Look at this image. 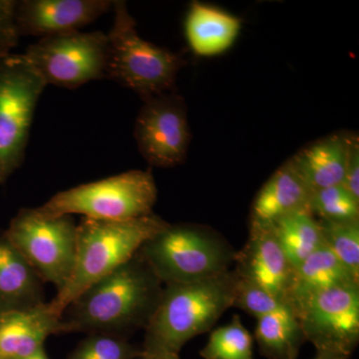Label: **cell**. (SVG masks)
<instances>
[{
  "label": "cell",
  "instance_id": "8",
  "mask_svg": "<svg viewBox=\"0 0 359 359\" xmlns=\"http://www.w3.org/2000/svg\"><path fill=\"white\" fill-rule=\"evenodd\" d=\"M4 233L44 283L57 292L65 289L76 259L77 224L71 216L45 217L25 208Z\"/></svg>",
  "mask_w": 359,
  "mask_h": 359
},
{
  "label": "cell",
  "instance_id": "31",
  "mask_svg": "<svg viewBox=\"0 0 359 359\" xmlns=\"http://www.w3.org/2000/svg\"><path fill=\"white\" fill-rule=\"evenodd\" d=\"M136 359H181L180 355H148L142 353Z\"/></svg>",
  "mask_w": 359,
  "mask_h": 359
},
{
  "label": "cell",
  "instance_id": "25",
  "mask_svg": "<svg viewBox=\"0 0 359 359\" xmlns=\"http://www.w3.org/2000/svg\"><path fill=\"white\" fill-rule=\"evenodd\" d=\"M142 353L125 337L116 335L87 334L66 359H136Z\"/></svg>",
  "mask_w": 359,
  "mask_h": 359
},
{
  "label": "cell",
  "instance_id": "27",
  "mask_svg": "<svg viewBox=\"0 0 359 359\" xmlns=\"http://www.w3.org/2000/svg\"><path fill=\"white\" fill-rule=\"evenodd\" d=\"M15 6L14 0H0V57L11 54L20 41L14 18Z\"/></svg>",
  "mask_w": 359,
  "mask_h": 359
},
{
  "label": "cell",
  "instance_id": "29",
  "mask_svg": "<svg viewBox=\"0 0 359 359\" xmlns=\"http://www.w3.org/2000/svg\"><path fill=\"white\" fill-rule=\"evenodd\" d=\"M316 354L313 359H348L349 354L334 349H316Z\"/></svg>",
  "mask_w": 359,
  "mask_h": 359
},
{
  "label": "cell",
  "instance_id": "12",
  "mask_svg": "<svg viewBox=\"0 0 359 359\" xmlns=\"http://www.w3.org/2000/svg\"><path fill=\"white\" fill-rule=\"evenodd\" d=\"M238 278L256 283L290 306L294 268L278 244L273 226L250 222V233L242 250L236 252Z\"/></svg>",
  "mask_w": 359,
  "mask_h": 359
},
{
  "label": "cell",
  "instance_id": "9",
  "mask_svg": "<svg viewBox=\"0 0 359 359\" xmlns=\"http://www.w3.org/2000/svg\"><path fill=\"white\" fill-rule=\"evenodd\" d=\"M46 85L75 89L107 74L108 37L73 32L43 37L22 53Z\"/></svg>",
  "mask_w": 359,
  "mask_h": 359
},
{
  "label": "cell",
  "instance_id": "1",
  "mask_svg": "<svg viewBox=\"0 0 359 359\" xmlns=\"http://www.w3.org/2000/svg\"><path fill=\"white\" fill-rule=\"evenodd\" d=\"M164 285L139 252L83 290L61 316L65 334H103L128 339L145 330Z\"/></svg>",
  "mask_w": 359,
  "mask_h": 359
},
{
  "label": "cell",
  "instance_id": "4",
  "mask_svg": "<svg viewBox=\"0 0 359 359\" xmlns=\"http://www.w3.org/2000/svg\"><path fill=\"white\" fill-rule=\"evenodd\" d=\"M236 252L217 231L185 223L168 224L139 250L164 285L223 275L231 271Z\"/></svg>",
  "mask_w": 359,
  "mask_h": 359
},
{
  "label": "cell",
  "instance_id": "10",
  "mask_svg": "<svg viewBox=\"0 0 359 359\" xmlns=\"http://www.w3.org/2000/svg\"><path fill=\"white\" fill-rule=\"evenodd\" d=\"M304 339L316 349L351 355L359 341V285L323 290L292 306Z\"/></svg>",
  "mask_w": 359,
  "mask_h": 359
},
{
  "label": "cell",
  "instance_id": "11",
  "mask_svg": "<svg viewBox=\"0 0 359 359\" xmlns=\"http://www.w3.org/2000/svg\"><path fill=\"white\" fill-rule=\"evenodd\" d=\"M134 136L139 152L151 166L183 164L191 141L183 97L169 92L144 101L135 123Z\"/></svg>",
  "mask_w": 359,
  "mask_h": 359
},
{
  "label": "cell",
  "instance_id": "2",
  "mask_svg": "<svg viewBox=\"0 0 359 359\" xmlns=\"http://www.w3.org/2000/svg\"><path fill=\"white\" fill-rule=\"evenodd\" d=\"M233 271L199 282L164 285L154 316L145 328L142 353L180 355L194 337L211 330L233 308Z\"/></svg>",
  "mask_w": 359,
  "mask_h": 359
},
{
  "label": "cell",
  "instance_id": "19",
  "mask_svg": "<svg viewBox=\"0 0 359 359\" xmlns=\"http://www.w3.org/2000/svg\"><path fill=\"white\" fill-rule=\"evenodd\" d=\"M347 285H359V278L323 245L294 269L289 301L290 309L295 302L309 295Z\"/></svg>",
  "mask_w": 359,
  "mask_h": 359
},
{
  "label": "cell",
  "instance_id": "22",
  "mask_svg": "<svg viewBox=\"0 0 359 359\" xmlns=\"http://www.w3.org/2000/svg\"><path fill=\"white\" fill-rule=\"evenodd\" d=\"M203 359H254V337L238 316L212 330L200 351Z\"/></svg>",
  "mask_w": 359,
  "mask_h": 359
},
{
  "label": "cell",
  "instance_id": "16",
  "mask_svg": "<svg viewBox=\"0 0 359 359\" xmlns=\"http://www.w3.org/2000/svg\"><path fill=\"white\" fill-rule=\"evenodd\" d=\"M238 16L211 4L193 1L187 11L185 36L195 55L212 57L230 50L242 32Z\"/></svg>",
  "mask_w": 359,
  "mask_h": 359
},
{
  "label": "cell",
  "instance_id": "5",
  "mask_svg": "<svg viewBox=\"0 0 359 359\" xmlns=\"http://www.w3.org/2000/svg\"><path fill=\"white\" fill-rule=\"evenodd\" d=\"M114 21L108 37L107 79L135 92L143 101L175 92L180 70L186 65L179 54L146 41L126 2L113 4Z\"/></svg>",
  "mask_w": 359,
  "mask_h": 359
},
{
  "label": "cell",
  "instance_id": "13",
  "mask_svg": "<svg viewBox=\"0 0 359 359\" xmlns=\"http://www.w3.org/2000/svg\"><path fill=\"white\" fill-rule=\"evenodd\" d=\"M111 0H21L16 1V29L40 39L79 32L113 8Z\"/></svg>",
  "mask_w": 359,
  "mask_h": 359
},
{
  "label": "cell",
  "instance_id": "15",
  "mask_svg": "<svg viewBox=\"0 0 359 359\" xmlns=\"http://www.w3.org/2000/svg\"><path fill=\"white\" fill-rule=\"evenodd\" d=\"M59 334H65L61 316L48 302L29 311L0 313V359L25 358Z\"/></svg>",
  "mask_w": 359,
  "mask_h": 359
},
{
  "label": "cell",
  "instance_id": "14",
  "mask_svg": "<svg viewBox=\"0 0 359 359\" xmlns=\"http://www.w3.org/2000/svg\"><path fill=\"white\" fill-rule=\"evenodd\" d=\"M313 191L289 160L259 189L250 209V221L273 224L297 212H311Z\"/></svg>",
  "mask_w": 359,
  "mask_h": 359
},
{
  "label": "cell",
  "instance_id": "24",
  "mask_svg": "<svg viewBox=\"0 0 359 359\" xmlns=\"http://www.w3.org/2000/svg\"><path fill=\"white\" fill-rule=\"evenodd\" d=\"M311 211L323 221L359 219V201L342 185L327 187L313 192Z\"/></svg>",
  "mask_w": 359,
  "mask_h": 359
},
{
  "label": "cell",
  "instance_id": "30",
  "mask_svg": "<svg viewBox=\"0 0 359 359\" xmlns=\"http://www.w3.org/2000/svg\"><path fill=\"white\" fill-rule=\"evenodd\" d=\"M18 359H51L45 351V347L42 346L37 349L36 351L29 354V355L25 356V358Z\"/></svg>",
  "mask_w": 359,
  "mask_h": 359
},
{
  "label": "cell",
  "instance_id": "7",
  "mask_svg": "<svg viewBox=\"0 0 359 359\" xmlns=\"http://www.w3.org/2000/svg\"><path fill=\"white\" fill-rule=\"evenodd\" d=\"M43 78L22 54L0 57V186L22 165Z\"/></svg>",
  "mask_w": 359,
  "mask_h": 359
},
{
  "label": "cell",
  "instance_id": "21",
  "mask_svg": "<svg viewBox=\"0 0 359 359\" xmlns=\"http://www.w3.org/2000/svg\"><path fill=\"white\" fill-rule=\"evenodd\" d=\"M271 226L285 257L294 269L323 245L320 222L311 212L290 215Z\"/></svg>",
  "mask_w": 359,
  "mask_h": 359
},
{
  "label": "cell",
  "instance_id": "28",
  "mask_svg": "<svg viewBox=\"0 0 359 359\" xmlns=\"http://www.w3.org/2000/svg\"><path fill=\"white\" fill-rule=\"evenodd\" d=\"M342 186L359 201V144L358 138L354 141L344 173Z\"/></svg>",
  "mask_w": 359,
  "mask_h": 359
},
{
  "label": "cell",
  "instance_id": "20",
  "mask_svg": "<svg viewBox=\"0 0 359 359\" xmlns=\"http://www.w3.org/2000/svg\"><path fill=\"white\" fill-rule=\"evenodd\" d=\"M255 339L262 354L269 359H297L306 341L292 311L257 318Z\"/></svg>",
  "mask_w": 359,
  "mask_h": 359
},
{
  "label": "cell",
  "instance_id": "17",
  "mask_svg": "<svg viewBox=\"0 0 359 359\" xmlns=\"http://www.w3.org/2000/svg\"><path fill=\"white\" fill-rule=\"evenodd\" d=\"M356 138L347 133L330 135L302 148L290 160L313 192L341 185Z\"/></svg>",
  "mask_w": 359,
  "mask_h": 359
},
{
  "label": "cell",
  "instance_id": "26",
  "mask_svg": "<svg viewBox=\"0 0 359 359\" xmlns=\"http://www.w3.org/2000/svg\"><path fill=\"white\" fill-rule=\"evenodd\" d=\"M236 278L237 280H236L233 308L241 309L256 318L271 313L292 311L287 304L276 299L256 283L238 278L237 275Z\"/></svg>",
  "mask_w": 359,
  "mask_h": 359
},
{
  "label": "cell",
  "instance_id": "18",
  "mask_svg": "<svg viewBox=\"0 0 359 359\" xmlns=\"http://www.w3.org/2000/svg\"><path fill=\"white\" fill-rule=\"evenodd\" d=\"M43 283L6 233H0V313L29 311L46 304Z\"/></svg>",
  "mask_w": 359,
  "mask_h": 359
},
{
  "label": "cell",
  "instance_id": "3",
  "mask_svg": "<svg viewBox=\"0 0 359 359\" xmlns=\"http://www.w3.org/2000/svg\"><path fill=\"white\" fill-rule=\"evenodd\" d=\"M168 224L154 212L120 221L82 219L77 224L74 269L65 289L48 302L52 311L62 316L83 290L127 263Z\"/></svg>",
  "mask_w": 359,
  "mask_h": 359
},
{
  "label": "cell",
  "instance_id": "6",
  "mask_svg": "<svg viewBox=\"0 0 359 359\" xmlns=\"http://www.w3.org/2000/svg\"><path fill=\"white\" fill-rule=\"evenodd\" d=\"M157 196L150 170H132L62 191L35 210L45 217L78 214L84 218L120 221L152 214Z\"/></svg>",
  "mask_w": 359,
  "mask_h": 359
},
{
  "label": "cell",
  "instance_id": "23",
  "mask_svg": "<svg viewBox=\"0 0 359 359\" xmlns=\"http://www.w3.org/2000/svg\"><path fill=\"white\" fill-rule=\"evenodd\" d=\"M318 222L323 245L359 278V219Z\"/></svg>",
  "mask_w": 359,
  "mask_h": 359
}]
</instances>
